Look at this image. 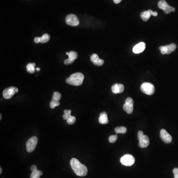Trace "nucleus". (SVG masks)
Instances as JSON below:
<instances>
[{
  "label": "nucleus",
  "instance_id": "1",
  "mask_svg": "<svg viewBox=\"0 0 178 178\" xmlns=\"http://www.w3.org/2000/svg\"><path fill=\"white\" fill-rule=\"evenodd\" d=\"M71 167L73 171L78 176L84 177L87 175L88 169L86 166L80 163L79 160L73 158L70 161Z\"/></svg>",
  "mask_w": 178,
  "mask_h": 178
},
{
  "label": "nucleus",
  "instance_id": "2",
  "mask_svg": "<svg viewBox=\"0 0 178 178\" xmlns=\"http://www.w3.org/2000/svg\"><path fill=\"white\" fill-rule=\"evenodd\" d=\"M84 79V76L81 73L77 72L72 74L66 80V82L69 85L79 86L82 85Z\"/></svg>",
  "mask_w": 178,
  "mask_h": 178
},
{
  "label": "nucleus",
  "instance_id": "3",
  "mask_svg": "<svg viewBox=\"0 0 178 178\" xmlns=\"http://www.w3.org/2000/svg\"><path fill=\"white\" fill-rule=\"evenodd\" d=\"M138 146L141 148H145L149 145V138L148 136L145 135L141 131L138 132Z\"/></svg>",
  "mask_w": 178,
  "mask_h": 178
},
{
  "label": "nucleus",
  "instance_id": "4",
  "mask_svg": "<svg viewBox=\"0 0 178 178\" xmlns=\"http://www.w3.org/2000/svg\"><path fill=\"white\" fill-rule=\"evenodd\" d=\"M141 92L146 95H152L154 93L155 88L154 85L151 83L145 82L142 83L141 86Z\"/></svg>",
  "mask_w": 178,
  "mask_h": 178
},
{
  "label": "nucleus",
  "instance_id": "5",
  "mask_svg": "<svg viewBox=\"0 0 178 178\" xmlns=\"http://www.w3.org/2000/svg\"><path fill=\"white\" fill-rule=\"evenodd\" d=\"M158 6L160 9L163 10L165 14H170L171 11L174 12L175 11V8L169 6L167 2L165 0H160L158 3Z\"/></svg>",
  "mask_w": 178,
  "mask_h": 178
},
{
  "label": "nucleus",
  "instance_id": "6",
  "mask_svg": "<svg viewBox=\"0 0 178 178\" xmlns=\"http://www.w3.org/2000/svg\"><path fill=\"white\" fill-rule=\"evenodd\" d=\"M135 159L134 156L130 154H126L121 158L120 162L123 165L131 166L134 165Z\"/></svg>",
  "mask_w": 178,
  "mask_h": 178
},
{
  "label": "nucleus",
  "instance_id": "7",
  "mask_svg": "<svg viewBox=\"0 0 178 178\" xmlns=\"http://www.w3.org/2000/svg\"><path fill=\"white\" fill-rule=\"evenodd\" d=\"M38 141V139L37 137H33L29 138L26 142V150L28 152H31L34 151L37 143Z\"/></svg>",
  "mask_w": 178,
  "mask_h": 178
},
{
  "label": "nucleus",
  "instance_id": "8",
  "mask_svg": "<svg viewBox=\"0 0 178 178\" xmlns=\"http://www.w3.org/2000/svg\"><path fill=\"white\" fill-rule=\"evenodd\" d=\"M18 92V89L15 87H10L5 89L3 91V97L5 99L8 100L11 99V97Z\"/></svg>",
  "mask_w": 178,
  "mask_h": 178
},
{
  "label": "nucleus",
  "instance_id": "9",
  "mask_svg": "<svg viewBox=\"0 0 178 178\" xmlns=\"http://www.w3.org/2000/svg\"><path fill=\"white\" fill-rule=\"evenodd\" d=\"M177 48V45L174 43L171 44L169 45L164 46H160L159 49L162 54H170L173 52Z\"/></svg>",
  "mask_w": 178,
  "mask_h": 178
},
{
  "label": "nucleus",
  "instance_id": "10",
  "mask_svg": "<svg viewBox=\"0 0 178 178\" xmlns=\"http://www.w3.org/2000/svg\"><path fill=\"white\" fill-rule=\"evenodd\" d=\"M66 22L70 26H77L79 24V21L76 15L73 14H70L66 17Z\"/></svg>",
  "mask_w": 178,
  "mask_h": 178
},
{
  "label": "nucleus",
  "instance_id": "11",
  "mask_svg": "<svg viewBox=\"0 0 178 178\" xmlns=\"http://www.w3.org/2000/svg\"><path fill=\"white\" fill-rule=\"evenodd\" d=\"M123 110L128 114L133 113L134 110V101L131 97H128L123 106Z\"/></svg>",
  "mask_w": 178,
  "mask_h": 178
},
{
  "label": "nucleus",
  "instance_id": "12",
  "mask_svg": "<svg viewBox=\"0 0 178 178\" xmlns=\"http://www.w3.org/2000/svg\"><path fill=\"white\" fill-rule=\"evenodd\" d=\"M66 54L68 56L69 58L68 59H65L64 61V63L65 65H71L78 58V53L74 51H70L69 52H66Z\"/></svg>",
  "mask_w": 178,
  "mask_h": 178
},
{
  "label": "nucleus",
  "instance_id": "13",
  "mask_svg": "<svg viewBox=\"0 0 178 178\" xmlns=\"http://www.w3.org/2000/svg\"><path fill=\"white\" fill-rule=\"evenodd\" d=\"M160 136L161 140L166 144H169L170 142H171L172 141L171 136L165 129L161 130Z\"/></svg>",
  "mask_w": 178,
  "mask_h": 178
},
{
  "label": "nucleus",
  "instance_id": "14",
  "mask_svg": "<svg viewBox=\"0 0 178 178\" xmlns=\"http://www.w3.org/2000/svg\"><path fill=\"white\" fill-rule=\"evenodd\" d=\"M158 13L156 11H152V10H148L147 11H144L141 12V17L142 19V21H147L149 19L151 15H153L154 17L157 16Z\"/></svg>",
  "mask_w": 178,
  "mask_h": 178
},
{
  "label": "nucleus",
  "instance_id": "15",
  "mask_svg": "<svg viewBox=\"0 0 178 178\" xmlns=\"http://www.w3.org/2000/svg\"><path fill=\"white\" fill-rule=\"evenodd\" d=\"M91 60L94 65L97 66H101L104 64V60L100 59L97 54L94 53L91 56Z\"/></svg>",
  "mask_w": 178,
  "mask_h": 178
},
{
  "label": "nucleus",
  "instance_id": "16",
  "mask_svg": "<svg viewBox=\"0 0 178 178\" xmlns=\"http://www.w3.org/2000/svg\"><path fill=\"white\" fill-rule=\"evenodd\" d=\"M111 91L115 94L122 93L124 91V86L122 84H115L111 87Z\"/></svg>",
  "mask_w": 178,
  "mask_h": 178
},
{
  "label": "nucleus",
  "instance_id": "17",
  "mask_svg": "<svg viewBox=\"0 0 178 178\" xmlns=\"http://www.w3.org/2000/svg\"><path fill=\"white\" fill-rule=\"evenodd\" d=\"M145 49V43L144 42H140L137 44L136 46H135L133 49V52L134 53L138 54L142 52Z\"/></svg>",
  "mask_w": 178,
  "mask_h": 178
},
{
  "label": "nucleus",
  "instance_id": "18",
  "mask_svg": "<svg viewBox=\"0 0 178 178\" xmlns=\"http://www.w3.org/2000/svg\"><path fill=\"white\" fill-rule=\"evenodd\" d=\"M99 123L101 124H107L108 123L107 114L106 112H102L100 113L99 117Z\"/></svg>",
  "mask_w": 178,
  "mask_h": 178
},
{
  "label": "nucleus",
  "instance_id": "19",
  "mask_svg": "<svg viewBox=\"0 0 178 178\" xmlns=\"http://www.w3.org/2000/svg\"><path fill=\"white\" fill-rule=\"evenodd\" d=\"M35 63H29L26 66V69L28 72L31 74H33L35 72Z\"/></svg>",
  "mask_w": 178,
  "mask_h": 178
},
{
  "label": "nucleus",
  "instance_id": "20",
  "mask_svg": "<svg viewBox=\"0 0 178 178\" xmlns=\"http://www.w3.org/2000/svg\"><path fill=\"white\" fill-rule=\"evenodd\" d=\"M43 172L40 170H36L32 172L30 175V178H40V176L42 175Z\"/></svg>",
  "mask_w": 178,
  "mask_h": 178
},
{
  "label": "nucleus",
  "instance_id": "21",
  "mask_svg": "<svg viewBox=\"0 0 178 178\" xmlns=\"http://www.w3.org/2000/svg\"><path fill=\"white\" fill-rule=\"evenodd\" d=\"M49 39H50V36L48 34L46 33L44 34L42 37H40V43L43 44L46 43L49 41Z\"/></svg>",
  "mask_w": 178,
  "mask_h": 178
},
{
  "label": "nucleus",
  "instance_id": "22",
  "mask_svg": "<svg viewBox=\"0 0 178 178\" xmlns=\"http://www.w3.org/2000/svg\"><path fill=\"white\" fill-rule=\"evenodd\" d=\"M115 132L117 134H125L127 132V129L125 127H117L115 128Z\"/></svg>",
  "mask_w": 178,
  "mask_h": 178
},
{
  "label": "nucleus",
  "instance_id": "23",
  "mask_svg": "<svg viewBox=\"0 0 178 178\" xmlns=\"http://www.w3.org/2000/svg\"><path fill=\"white\" fill-rule=\"evenodd\" d=\"M71 110H64V115H63V119L65 120H66L68 119L70 116H71Z\"/></svg>",
  "mask_w": 178,
  "mask_h": 178
},
{
  "label": "nucleus",
  "instance_id": "24",
  "mask_svg": "<svg viewBox=\"0 0 178 178\" xmlns=\"http://www.w3.org/2000/svg\"><path fill=\"white\" fill-rule=\"evenodd\" d=\"M60 105V103L59 101L58 100H51V103H50V107L51 108H54L56 106H58Z\"/></svg>",
  "mask_w": 178,
  "mask_h": 178
},
{
  "label": "nucleus",
  "instance_id": "25",
  "mask_svg": "<svg viewBox=\"0 0 178 178\" xmlns=\"http://www.w3.org/2000/svg\"><path fill=\"white\" fill-rule=\"evenodd\" d=\"M61 97H62V95H61V94L59 93L58 92H55L53 93L52 99V100H54L59 101L60 99H61Z\"/></svg>",
  "mask_w": 178,
  "mask_h": 178
},
{
  "label": "nucleus",
  "instance_id": "26",
  "mask_svg": "<svg viewBox=\"0 0 178 178\" xmlns=\"http://www.w3.org/2000/svg\"><path fill=\"white\" fill-rule=\"evenodd\" d=\"M76 121L75 117L73 116H71L67 120V123L69 125L74 124Z\"/></svg>",
  "mask_w": 178,
  "mask_h": 178
},
{
  "label": "nucleus",
  "instance_id": "27",
  "mask_svg": "<svg viewBox=\"0 0 178 178\" xmlns=\"http://www.w3.org/2000/svg\"><path fill=\"white\" fill-rule=\"evenodd\" d=\"M117 139V135H112L109 138V141L111 143H114L116 141Z\"/></svg>",
  "mask_w": 178,
  "mask_h": 178
},
{
  "label": "nucleus",
  "instance_id": "28",
  "mask_svg": "<svg viewBox=\"0 0 178 178\" xmlns=\"http://www.w3.org/2000/svg\"><path fill=\"white\" fill-rule=\"evenodd\" d=\"M173 174H174V178H178V168H175L174 169Z\"/></svg>",
  "mask_w": 178,
  "mask_h": 178
},
{
  "label": "nucleus",
  "instance_id": "29",
  "mask_svg": "<svg viewBox=\"0 0 178 178\" xmlns=\"http://www.w3.org/2000/svg\"><path fill=\"white\" fill-rule=\"evenodd\" d=\"M31 170L32 172L37 170V166H36V165H32L31 167Z\"/></svg>",
  "mask_w": 178,
  "mask_h": 178
},
{
  "label": "nucleus",
  "instance_id": "30",
  "mask_svg": "<svg viewBox=\"0 0 178 178\" xmlns=\"http://www.w3.org/2000/svg\"><path fill=\"white\" fill-rule=\"evenodd\" d=\"M34 42L36 43H40V37H36V38H35Z\"/></svg>",
  "mask_w": 178,
  "mask_h": 178
},
{
  "label": "nucleus",
  "instance_id": "31",
  "mask_svg": "<svg viewBox=\"0 0 178 178\" xmlns=\"http://www.w3.org/2000/svg\"><path fill=\"white\" fill-rule=\"evenodd\" d=\"M121 1H122V0H113L114 3H115V4H116L120 3Z\"/></svg>",
  "mask_w": 178,
  "mask_h": 178
},
{
  "label": "nucleus",
  "instance_id": "32",
  "mask_svg": "<svg viewBox=\"0 0 178 178\" xmlns=\"http://www.w3.org/2000/svg\"><path fill=\"white\" fill-rule=\"evenodd\" d=\"M2 167L0 168V174H2Z\"/></svg>",
  "mask_w": 178,
  "mask_h": 178
},
{
  "label": "nucleus",
  "instance_id": "33",
  "mask_svg": "<svg viewBox=\"0 0 178 178\" xmlns=\"http://www.w3.org/2000/svg\"><path fill=\"white\" fill-rule=\"evenodd\" d=\"M36 70H37V71H40V68H36Z\"/></svg>",
  "mask_w": 178,
  "mask_h": 178
},
{
  "label": "nucleus",
  "instance_id": "34",
  "mask_svg": "<svg viewBox=\"0 0 178 178\" xmlns=\"http://www.w3.org/2000/svg\"><path fill=\"white\" fill-rule=\"evenodd\" d=\"M2 119V114H0V120H1Z\"/></svg>",
  "mask_w": 178,
  "mask_h": 178
}]
</instances>
